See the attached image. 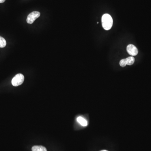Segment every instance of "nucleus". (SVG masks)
Instances as JSON below:
<instances>
[{"instance_id": "20e7f679", "label": "nucleus", "mask_w": 151, "mask_h": 151, "mask_svg": "<svg viewBox=\"0 0 151 151\" xmlns=\"http://www.w3.org/2000/svg\"><path fill=\"white\" fill-rule=\"evenodd\" d=\"M127 51L132 56H136L138 53V50L136 46L132 44H129L127 47Z\"/></svg>"}, {"instance_id": "6e6552de", "label": "nucleus", "mask_w": 151, "mask_h": 151, "mask_svg": "<svg viewBox=\"0 0 151 151\" xmlns=\"http://www.w3.org/2000/svg\"><path fill=\"white\" fill-rule=\"evenodd\" d=\"M6 45V42L4 38L0 36V48H4Z\"/></svg>"}, {"instance_id": "0eeeda50", "label": "nucleus", "mask_w": 151, "mask_h": 151, "mask_svg": "<svg viewBox=\"0 0 151 151\" xmlns=\"http://www.w3.org/2000/svg\"><path fill=\"white\" fill-rule=\"evenodd\" d=\"M125 60L126 64L128 65H132L135 62V58L133 56H130L125 58Z\"/></svg>"}, {"instance_id": "9d476101", "label": "nucleus", "mask_w": 151, "mask_h": 151, "mask_svg": "<svg viewBox=\"0 0 151 151\" xmlns=\"http://www.w3.org/2000/svg\"><path fill=\"white\" fill-rule=\"evenodd\" d=\"M5 0H0V3H3L5 1Z\"/></svg>"}, {"instance_id": "7ed1b4c3", "label": "nucleus", "mask_w": 151, "mask_h": 151, "mask_svg": "<svg viewBox=\"0 0 151 151\" xmlns=\"http://www.w3.org/2000/svg\"><path fill=\"white\" fill-rule=\"evenodd\" d=\"M40 13L38 12H33L28 16L27 18V22L29 24H31L35 22L37 18L40 16Z\"/></svg>"}, {"instance_id": "39448f33", "label": "nucleus", "mask_w": 151, "mask_h": 151, "mask_svg": "<svg viewBox=\"0 0 151 151\" xmlns=\"http://www.w3.org/2000/svg\"><path fill=\"white\" fill-rule=\"evenodd\" d=\"M77 121L83 126H86L88 124L87 121V120H85V118L81 117H79L78 118H77Z\"/></svg>"}, {"instance_id": "423d86ee", "label": "nucleus", "mask_w": 151, "mask_h": 151, "mask_svg": "<svg viewBox=\"0 0 151 151\" xmlns=\"http://www.w3.org/2000/svg\"><path fill=\"white\" fill-rule=\"evenodd\" d=\"M32 151H47L45 147L42 146H34L31 149Z\"/></svg>"}, {"instance_id": "f257e3e1", "label": "nucleus", "mask_w": 151, "mask_h": 151, "mask_svg": "<svg viewBox=\"0 0 151 151\" xmlns=\"http://www.w3.org/2000/svg\"><path fill=\"white\" fill-rule=\"evenodd\" d=\"M102 23L103 28L105 30H110L113 26V18L109 14H104L102 17Z\"/></svg>"}, {"instance_id": "9b49d317", "label": "nucleus", "mask_w": 151, "mask_h": 151, "mask_svg": "<svg viewBox=\"0 0 151 151\" xmlns=\"http://www.w3.org/2000/svg\"><path fill=\"white\" fill-rule=\"evenodd\" d=\"M108 151L105 150H102V151Z\"/></svg>"}, {"instance_id": "1a4fd4ad", "label": "nucleus", "mask_w": 151, "mask_h": 151, "mask_svg": "<svg viewBox=\"0 0 151 151\" xmlns=\"http://www.w3.org/2000/svg\"><path fill=\"white\" fill-rule=\"evenodd\" d=\"M120 65L122 67H124L126 65V60L125 59H122L120 60Z\"/></svg>"}, {"instance_id": "f03ea898", "label": "nucleus", "mask_w": 151, "mask_h": 151, "mask_svg": "<svg viewBox=\"0 0 151 151\" xmlns=\"http://www.w3.org/2000/svg\"><path fill=\"white\" fill-rule=\"evenodd\" d=\"M24 79L25 77L23 74H17L13 78L12 81V84L14 87H17L22 84L24 82Z\"/></svg>"}]
</instances>
